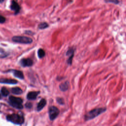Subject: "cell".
Returning a JSON list of instances; mask_svg holds the SVG:
<instances>
[{
    "label": "cell",
    "mask_w": 126,
    "mask_h": 126,
    "mask_svg": "<svg viewBox=\"0 0 126 126\" xmlns=\"http://www.w3.org/2000/svg\"><path fill=\"white\" fill-rule=\"evenodd\" d=\"M106 108L105 107H99L94 108L89 112H87L84 116V119L86 121L91 120L101 114L105 112L106 111Z\"/></svg>",
    "instance_id": "cell-1"
},
{
    "label": "cell",
    "mask_w": 126,
    "mask_h": 126,
    "mask_svg": "<svg viewBox=\"0 0 126 126\" xmlns=\"http://www.w3.org/2000/svg\"><path fill=\"white\" fill-rule=\"evenodd\" d=\"M6 119L8 121L16 125H22L25 121L24 118L23 116L16 114L7 115Z\"/></svg>",
    "instance_id": "cell-2"
},
{
    "label": "cell",
    "mask_w": 126,
    "mask_h": 126,
    "mask_svg": "<svg viewBox=\"0 0 126 126\" xmlns=\"http://www.w3.org/2000/svg\"><path fill=\"white\" fill-rule=\"evenodd\" d=\"M9 100L10 101L9 103L12 107L18 109H21L23 108V106L22 105L23 99L22 98L13 96H10L9 97Z\"/></svg>",
    "instance_id": "cell-3"
},
{
    "label": "cell",
    "mask_w": 126,
    "mask_h": 126,
    "mask_svg": "<svg viewBox=\"0 0 126 126\" xmlns=\"http://www.w3.org/2000/svg\"><path fill=\"white\" fill-rule=\"evenodd\" d=\"M12 40L15 42L22 44H31L32 42V39L31 37L24 36H13Z\"/></svg>",
    "instance_id": "cell-4"
},
{
    "label": "cell",
    "mask_w": 126,
    "mask_h": 126,
    "mask_svg": "<svg viewBox=\"0 0 126 126\" xmlns=\"http://www.w3.org/2000/svg\"><path fill=\"white\" fill-rule=\"evenodd\" d=\"M60 113V110L58 107L55 106H51L49 107L48 114L51 121H54L58 116Z\"/></svg>",
    "instance_id": "cell-5"
},
{
    "label": "cell",
    "mask_w": 126,
    "mask_h": 126,
    "mask_svg": "<svg viewBox=\"0 0 126 126\" xmlns=\"http://www.w3.org/2000/svg\"><path fill=\"white\" fill-rule=\"evenodd\" d=\"M20 64L23 67H30L33 65V62L30 58L23 59L20 61Z\"/></svg>",
    "instance_id": "cell-6"
},
{
    "label": "cell",
    "mask_w": 126,
    "mask_h": 126,
    "mask_svg": "<svg viewBox=\"0 0 126 126\" xmlns=\"http://www.w3.org/2000/svg\"><path fill=\"white\" fill-rule=\"evenodd\" d=\"M10 7L12 10H13L15 12V14H18L21 9V7L19 4L14 0H12L11 1Z\"/></svg>",
    "instance_id": "cell-7"
},
{
    "label": "cell",
    "mask_w": 126,
    "mask_h": 126,
    "mask_svg": "<svg viewBox=\"0 0 126 126\" xmlns=\"http://www.w3.org/2000/svg\"><path fill=\"white\" fill-rule=\"evenodd\" d=\"M40 94L39 91H32L30 92L27 95V98L29 100H35L37 96Z\"/></svg>",
    "instance_id": "cell-8"
},
{
    "label": "cell",
    "mask_w": 126,
    "mask_h": 126,
    "mask_svg": "<svg viewBox=\"0 0 126 126\" xmlns=\"http://www.w3.org/2000/svg\"><path fill=\"white\" fill-rule=\"evenodd\" d=\"M46 105V100L44 98H42L37 103L36 107V111L37 112L40 111Z\"/></svg>",
    "instance_id": "cell-9"
},
{
    "label": "cell",
    "mask_w": 126,
    "mask_h": 126,
    "mask_svg": "<svg viewBox=\"0 0 126 126\" xmlns=\"http://www.w3.org/2000/svg\"><path fill=\"white\" fill-rule=\"evenodd\" d=\"M69 85V82L68 81H66L64 82L61 83L59 85V88L61 90V91L63 92H65L68 89Z\"/></svg>",
    "instance_id": "cell-10"
},
{
    "label": "cell",
    "mask_w": 126,
    "mask_h": 126,
    "mask_svg": "<svg viewBox=\"0 0 126 126\" xmlns=\"http://www.w3.org/2000/svg\"><path fill=\"white\" fill-rule=\"evenodd\" d=\"M17 81L12 79H0V83L8 84H16L17 83Z\"/></svg>",
    "instance_id": "cell-11"
},
{
    "label": "cell",
    "mask_w": 126,
    "mask_h": 126,
    "mask_svg": "<svg viewBox=\"0 0 126 126\" xmlns=\"http://www.w3.org/2000/svg\"><path fill=\"white\" fill-rule=\"evenodd\" d=\"M13 74L15 77L19 78L20 79H23L24 78V74L21 71L18 70H14L13 71Z\"/></svg>",
    "instance_id": "cell-12"
},
{
    "label": "cell",
    "mask_w": 126,
    "mask_h": 126,
    "mask_svg": "<svg viewBox=\"0 0 126 126\" xmlns=\"http://www.w3.org/2000/svg\"><path fill=\"white\" fill-rule=\"evenodd\" d=\"M11 92L15 94H21L23 93L22 90L19 87H14L11 89Z\"/></svg>",
    "instance_id": "cell-13"
},
{
    "label": "cell",
    "mask_w": 126,
    "mask_h": 126,
    "mask_svg": "<svg viewBox=\"0 0 126 126\" xmlns=\"http://www.w3.org/2000/svg\"><path fill=\"white\" fill-rule=\"evenodd\" d=\"M45 51L41 48H39L37 51V56L38 58L42 59L45 56Z\"/></svg>",
    "instance_id": "cell-14"
},
{
    "label": "cell",
    "mask_w": 126,
    "mask_h": 126,
    "mask_svg": "<svg viewBox=\"0 0 126 126\" xmlns=\"http://www.w3.org/2000/svg\"><path fill=\"white\" fill-rule=\"evenodd\" d=\"M48 27H49L48 24L46 22H42V23H40L38 26V28L40 30L45 29L47 28Z\"/></svg>",
    "instance_id": "cell-15"
},
{
    "label": "cell",
    "mask_w": 126,
    "mask_h": 126,
    "mask_svg": "<svg viewBox=\"0 0 126 126\" xmlns=\"http://www.w3.org/2000/svg\"><path fill=\"white\" fill-rule=\"evenodd\" d=\"M1 94L3 96H6L8 95L9 91H8V90L6 88H5L4 87H3L1 89Z\"/></svg>",
    "instance_id": "cell-16"
},
{
    "label": "cell",
    "mask_w": 126,
    "mask_h": 126,
    "mask_svg": "<svg viewBox=\"0 0 126 126\" xmlns=\"http://www.w3.org/2000/svg\"><path fill=\"white\" fill-rule=\"evenodd\" d=\"M74 53H73L72 54H70V55H69V58H68L66 62H67V63L68 64V65H71L72 64V60H73V58L74 57Z\"/></svg>",
    "instance_id": "cell-17"
},
{
    "label": "cell",
    "mask_w": 126,
    "mask_h": 126,
    "mask_svg": "<svg viewBox=\"0 0 126 126\" xmlns=\"http://www.w3.org/2000/svg\"><path fill=\"white\" fill-rule=\"evenodd\" d=\"M57 102L60 105H63L64 104V99L62 97H57L56 99Z\"/></svg>",
    "instance_id": "cell-18"
},
{
    "label": "cell",
    "mask_w": 126,
    "mask_h": 126,
    "mask_svg": "<svg viewBox=\"0 0 126 126\" xmlns=\"http://www.w3.org/2000/svg\"><path fill=\"white\" fill-rule=\"evenodd\" d=\"M106 2H109V3H113L116 4H117L119 3V0H104Z\"/></svg>",
    "instance_id": "cell-19"
},
{
    "label": "cell",
    "mask_w": 126,
    "mask_h": 126,
    "mask_svg": "<svg viewBox=\"0 0 126 126\" xmlns=\"http://www.w3.org/2000/svg\"><path fill=\"white\" fill-rule=\"evenodd\" d=\"M25 106L27 108L31 109L32 106V104L31 102H27L25 104Z\"/></svg>",
    "instance_id": "cell-20"
},
{
    "label": "cell",
    "mask_w": 126,
    "mask_h": 126,
    "mask_svg": "<svg viewBox=\"0 0 126 126\" xmlns=\"http://www.w3.org/2000/svg\"><path fill=\"white\" fill-rule=\"evenodd\" d=\"M5 18L4 17L1 16V15H0V23L2 24V23H3L5 22Z\"/></svg>",
    "instance_id": "cell-21"
},
{
    "label": "cell",
    "mask_w": 126,
    "mask_h": 126,
    "mask_svg": "<svg viewBox=\"0 0 126 126\" xmlns=\"http://www.w3.org/2000/svg\"><path fill=\"white\" fill-rule=\"evenodd\" d=\"M4 1V0H0V3L2 2H3Z\"/></svg>",
    "instance_id": "cell-22"
},
{
    "label": "cell",
    "mask_w": 126,
    "mask_h": 126,
    "mask_svg": "<svg viewBox=\"0 0 126 126\" xmlns=\"http://www.w3.org/2000/svg\"></svg>",
    "instance_id": "cell-23"
}]
</instances>
